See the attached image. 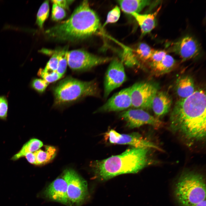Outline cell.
Returning a JSON list of instances; mask_svg holds the SVG:
<instances>
[{"instance_id":"6da1fadb","label":"cell","mask_w":206,"mask_h":206,"mask_svg":"<svg viewBox=\"0 0 206 206\" xmlns=\"http://www.w3.org/2000/svg\"><path fill=\"white\" fill-rule=\"evenodd\" d=\"M206 97L202 90L180 99L171 114L169 128L187 145L203 142L206 137Z\"/></svg>"},{"instance_id":"7a4b0ae2","label":"cell","mask_w":206,"mask_h":206,"mask_svg":"<svg viewBox=\"0 0 206 206\" xmlns=\"http://www.w3.org/2000/svg\"><path fill=\"white\" fill-rule=\"evenodd\" d=\"M149 148L132 147L120 154L91 163L96 177L104 181L119 175L135 173L153 163Z\"/></svg>"},{"instance_id":"3957f363","label":"cell","mask_w":206,"mask_h":206,"mask_svg":"<svg viewBox=\"0 0 206 206\" xmlns=\"http://www.w3.org/2000/svg\"><path fill=\"white\" fill-rule=\"evenodd\" d=\"M100 19L90 7L88 1H83L67 20L47 30L49 36L62 40L84 39L96 33L100 27Z\"/></svg>"},{"instance_id":"277c9868","label":"cell","mask_w":206,"mask_h":206,"mask_svg":"<svg viewBox=\"0 0 206 206\" xmlns=\"http://www.w3.org/2000/svg\"><path fill=\"white\" fill-rule=\"evenodd\" d=\"M54 104L62 106L88 96L98 97L100 92L95 80L81 81L68 77L60 81L54 87Z\"/></svg>"},{"instance_id":"5b68a950","label":"cell","mask_w":206,"mask_h":206,"mask_svg":"<svg viewBox=\"0 0 206 206\" xmlns=\"http://www.w3.org/2000/svg\"><path fill=\"white\" fill-rule=\"evenodd\" d=\"M205 179L201 174L192 171H184L175 186L174 194L183 206H191L206 199Z\"/></svg>"},{"instance_id":"8992f818","label":"cell","mask_w":206,"mask_h":206,"mask_svg":"<svg viewBox=\"0 0 206 206\" xmlns=\"http://www.w3.org/2000/svg\"><path fill=\"white\" fill-rule=\"evenodd\" d=\"M62 175L67 184L68 205L80 206L87 199L88 195L86 181L74 170L66 169Z\"/></svg>"},{"instance_id":"52a82bcc","label":"cell","mask_w":206,"mask_h":206,"mask_svg":"<svg viewBox=\"0 0 206 206\" xmlns=\"http://www.w3.org/2000/svg\"><path fill=\"white\" fill-rule=\"evenodd\" d=\"M67 64L72 70L83 71L110 62L112 58L98 56L81 49L67 51Z\"/></svg>"},{"instance_id":"ba28073f","label":"cell","mask_w":206,"mask_h":206,"mask_svg":"<svg viewBox=\"0 0 206 206\" xmlns=\"http://www.w3.org/2000/svg\"><path fill=\"white\" fill-rule=\"evenodd\" d=\"M130 87L131 107L142 110L151 108L153 98L158 91L157 87L150 82H141Z\"/></svg>"},{"instance_id":"9c48e42d","label":"cell","mask_w":206,"mask_h":206,"mask_svg":"<svg viewBox=\"0 0 206 206\" xmlns=\"http://www.w3.org/2000/svg\"><path fill=\"white\" fill-rule=\"evenodd\" d=\"M104 81V98L106 99L114 90L120 86L126 80L124 65L117 58L110 61Z\"/></svg>"},{"instance_id":"30bf717a","label":"cell","mask_w":206,"mask_h":206,"mask_svg":"<svg viewBox=\"0 0 206 206\" xmlns=\"http://www.w3.org/2000/svg\"><path fill=\"white\" fill-rule=\"evenodd\" d=\"M119 116L126 123L130 128L139 127L145 124L151 125L158 128L163 126V123L144 110L133 108L122 111Z\"/></svg>"},{"instance_id":"8fae6325","label":"cell","mask_w":206,"mask_h":206,"mask_svg":"<svg viewBox=\"0 0 206 206\" xmlns=\"http://www.w3.org/2000/svg\"><path fill=\"white\" fill-rule=\"evenodd\" d=\"M168 50L178 55L184 62L197 56L201 47L195 38L187 35L171 43Z\"/></svg>"},{"instance_id":"7c38bea8","label":"cell","mask_w":206,"mask_h":206,"mask_svg":"<svg viewBox=\"0 0 206 206\" xmlns=\"http://www.w3.org/2000/svg\"><path fill=\"white\" fill-rule=\"evenodd\" d=\"M110 143L120 144L129 145L136 148H154L160 149L157 146L143 138L136 133L120 134L115 130L110 129L105 134Z\"/></svg>"},{"instance_id":"4fadbf2b","label":"cell","mask_w":206,"mask_h":206,"mask_svg":"<svg viewBox=\"0 0 206 206\" xmlns=\"http://www.w3.org/2000/svg\"><path fill=\"white\" fill-rule=\"evenodd\" d=\"M130 86L114 94L95 113L124 111L132 107Z\"/></svg>"},{"instance_id":"5bb4252c","label":"cell","mask_w":206,"mask_h":206,"mask_svg":"<svg viewBox=\"0 0 206 206\" xmlns=\"http://www.w3.org/2000/svg\"><path fill=\"white\" fill-rule=\"evenodd\" d=\"M67 189V183L62 175L46 187L43 194L46 198L50 200L69 205Z\"/></svg>"},{"instance_id":"9a60e30c","label":"cell","mask_w":206,"mask_h":206,"mask_svg":"<svg viewBox=\"0 0 206 206\" xmlns=\"http://www.w3.org/2000/svg\"><path fill=\"white\" fill-rule=\"evenodd\" d=\"M172 103V99L168 94L157 91L152 99L151 108L157 117H161L169 112Z\"/></svg>"},{"instance_id":"2e32d148","label":"cell","mask_w":206,"mask_h":206,"mask_svg":"<svg viewBox=\"0 0 206 206\" xmlns=\"http://www.w3.org/2000/svg\"><path fill=\"white\" fill-rule=\"evenodd\" d=\"M161 7V6L160 7L152 13L141 14L133 13L130 14L135 18L139 25L142 36L150 33L156 27L157 16Z\"/></svg>"},{"instance_id":"e0dca14e","label":"cell","mask_w":206,"mask_h":206,"mask_svg":"<svg viewBox=\"0 0 206 206\" xmlns=\"http://www.w3.org/2000/svg\"><path fill=\"white\" fill-rule=\"evenodd\" d=\"M176 91L180 99L185 98L191 95L195 91L193 78L187 76L179 79L176 82Z\"/></svg>"},{"instance_id":"ac0fdd59","label":"cell","mask_w":206,"mask_h":206,"mask_svg":"<svg viewBox=\"0 0 206 206\" xmlns=\"http://www.w3.org/2000/svg\"><path fill=\"white\" fill-rule=\"evenodd\" d=\"M122 11L130 14L133 13H139L145 7L151 3L148 0H123L117 1Z\"/></svg>"},{"instance_id":"d6986e66","label":"cell","mask_w":206,"mask_h":206,"mask_svg":"<svg viewBox=\"0 0 206 206\" xmlns=\"http://www.w3.org/2000/svg\"><path fill=\"white\" fill-rule=\"evenodd\" d=\"M56 148L52 146L44 145L43 148H41L33 152L36 165H42L47 163L52 160L56 154Z\"/></svg>"},{"instance_id":"ffe728a7","label":"cell","mask_w":206,"mask_h":206,"mask_svg":"<svg viewBox=\"0 0 206 206\" xmlns=\"http://www.w3.org/2000/svg\"><path fill=\"white\" fill-rule=\"evenodd\" d=\"M175 62L174 58L167 54L160 62L150 65L156 74L161 75L171 71L175 66Z\"/></svg>"},{"instance_id":"44dd1931","label":"cell","mask_w":206,"mask_h":206,"mask_svg":"<svg viewBox=\"0 0 206 206\" xmlns=\"http://www.w3.org/2000/svg\"><path fill=\"white\" fill-rule=\"evenodd\" d=\"M43 146L42 142L40 140L36 138H32L26 142L22 146L20 150L14 155L11 159L17 160L20 158L25 156L29 153L33 152Z\"/></svg>"},{"instance_id":"7402d4cb","label":"cell","mask_w":206,"mask_h":206,"mask_svg":"<svg viewBox=\"0 0 206 206\" xmlns=\"http://www.w3.org/2000/svg\"><path fill=\"white\" fill-rule=\"evenodd\" d=\"M154 49L147 44L141 43H139L135 50L137 58L144 62L149 61Z\"/></svg>"},{"instance_id":"603a6c76","label":"cell","mask_w":206,"mask_h":206,"mask_svg":"<svg viewBox=\"0 0 206 206\" xmlns=\"http://www.w3.org/2000/svg\"><path fill=\"white\" fill-rule=\"evenodd\" d=\"M49 13V2L45 1L40 6L37 15L36 23L40 28H42L45 21L48 17Z\"/></svg>"},{"instance_id":"cb8c5ba5","label":"cell","mask_w":206,"mask_h":206,"mask_svg":"<svg viewBox=\"0 0 206 206\" xmlns=\"http://www.w3.org/2000/svg\"><path fill=\"white\" fill-rule=\"evenodd\" d=\"M46 54H52V56L47 63L44 70L48 72L56 71L57 69L59 56V52L52 51Z\"/></svg>"},{"instance_id":"d4e9b609","label":"cell","mask_w":206,"mask_h":206,"mask_svg":"<svg viewBox=\"0 0 206 206\" xmlns=\"http://www.w3.org/2000/svg\"><path fill=\"white\" fill-rule=\"evenodd\" d=\"M37 74L38 76L49 83L55 82L62 77L56 71L49 72L42 68L39 70Z\"/></svg>"},{"instance_id":"484cf974","label":"cell","mask_w":206,"mask_h":206,"mask_svg":"<svg viewBox=\"0 0 206 206\" xmlns=\"http://www.w3.org/2000/svg\"><path fill=\"white\" fill-rule=\"evenodd\" d=\"M120 15V9L118 6H116L108 13L106 20L103 25V27L109 23L116 22L118 20Z\"/></svg>"},{"instance_id":"4316f807","label":"cell","mask_w":206,"mask_h":206,"mask_svg":"<svg viewBox=\"0 0 206 206\" xmlns=\"http://www.w3.org/2000/svg\"><path fill=\"white\" fill-rule=\"evenodd\" d=\"M66 51H64L59 52L58 64L56 72L62 76L66 71L68 64L66 57Z\"/></svg>"},{"instance_id":"83f0119b","label":"cell","mask_w":206,"mask_h":206,"mask_svg":"<svg viewBox=\"0 0 206 206\" xmlns=\"http://www.w3.org/2000/svg\"><path fill=\"white\" fill-rule=\"evenodd\" d=\"M66 16V12L64 9L53 3L52 12V19L54 21L61 20L64 18Z\"/></svg>"},{"instance_id":"f1b7e54d","label":"cell","mask_w":206,"mask_h":206,"mask_svg":"<svg viewBox=\"0 0 206 206\" xmlns=\"http://www.w3.org/2000/svg\"><path fill=\"white\" fill-rule=\"evenodd\" d=\"M49 84L43 79L37 78L33 80L31 85L32 88L37 92L42 93L45 91Z\"/></svg>"},{"instance_id":"f546056e","label":"cell","mask_w":206,"mask_h":206,"mask_svg":"<svg viewBox=\"0 0 206 206\" xmlns=\"http://www.w3.org/2000/svg\"><path fill=\"white\" fill-rule=\"evenodd\" d=\"M167 52L164 50H154L151 56L150 62V65L157 63L162 60L166 55Z\"/></svg>"},{"instance_id":"4dcf8cb0","label":"cell","mask_w":206,"mask_h":206,"mask_svg":"<svg viewBox=\"0 0 206 206\" xmlns=\"http://www.w3.org/2000/svg\"><path fill=\"white\" fill-rule=\"evenodd\" d=\"M8 104L6 99L3 96H0V118H5L7 116Z\"/></svg>"},{"instance_id":"1f68e13d","label":"cell","mask_w":206,"mask_h":206,"mask_svg":"<svg viewBox=\"0 0 206 206\" xmlns=\"http://www.w3.org/2000/svg\"><path fill=\"white\" fill-rule=\"evenodd\" d=\"M73 1L66 0H54L52 1L53 3L56 4L64 9L67 8L68 7V5L71 3V1Z\"/></svg>"},{"instance_id":"d6a6232c","label":"cell","mask_w":206,"mask_h":206,"mask_svg":"<svg viewBox=\"0 0 206 206\" xmlns=\"http://www.w3.org/2000/svg\"><path fill=\"white\" fill-rule=\"evenodd\" d=\"M25 156L29 163L35 165V158L33 152L28 153L25 155Z\"/></svg>"},{"instance_id":"836d02e7","label":"cell","mask_w":206,"mask_h":206,"mask_svg":"<svg viewBox=\"0 0 206 206\" xmlns=\"http://www.w3.org/2000/svg\"><path fill=\"white\" fill-rule=\"evenodd\" d=\"M191 206H206V199Z\"/></svg>"}]
</instances>
